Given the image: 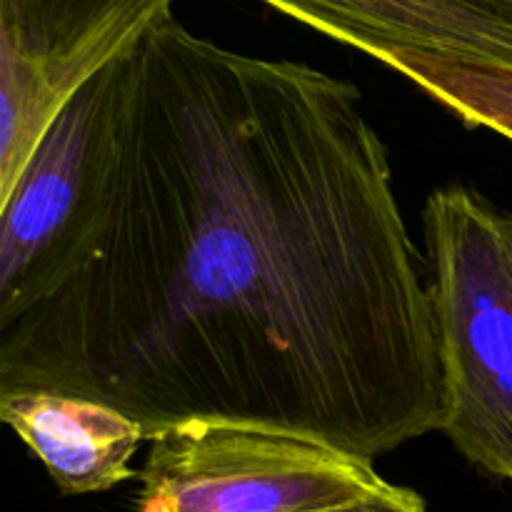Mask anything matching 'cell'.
Wrapping results in <instances>:
<instances>
[{
	"label": "cell",
	"instance_id": "1",
	"mask_svg": "<svg viewBox=\"0 0 512 512\" xmlns=\"http://www.w3.org/2000/svg\"><path fill=\"white\" fill-rule=\"evenodd\" d=\"M108 80L83 213L0 315V390L103 400L150 440L223 420L365 460L443 430L428 263L363 93L173 13Z\"/></svg>",
	"mask_w": 512,
	"mask_h": 512
},
{
	"label": "cell",
	"instance_id": "2",
	"mask_svg": "<svg viewBox=\"0 0 512 512\" xmlns=\"http://www.w3.org/2000/svg\"><path fill=\"white\" fill-rule=\"evenodd\" d=\"M423 230L443 433L470 463L512 483V218L450 185L428 198Z\"/></svg>",
	"mask_w": 512,
	"mask_h": 512
},
{
	"label": "cell",
	"instance_id": "3",
	"mask_svg": "<svg viewBox=\"0 0 512 512\" xmlns=\"http://www.w3.org/2000/svg\"><path fill=\"white\" fill-rule=\"evenodd\" d=\"M138 512H320L383 490L373 460L260 425L185 420L150 440Z\"/></svg>",
	"mask_w": 512,
	"mask_h": 512
},
{
	"label": "cell",
	"instance_id": "4",
	"mask_svg": "<svg viewBox=\"0 0 512 512\" xmlns=\"http://www.w3.org/2000/svg\"><path fill=\"white\" fill-rule=\"evenodd\" d=\"M173 0H0V203L65 105Z\"/></svg>",
	"mask_w": 512,
	"mask_h": 512
},
{
	"label": "cell",
	"instance_id": "5",
	"mask_svg": "<svg viewBox=\"0 0 512 512\" xmlns=\"http://www.w3.org/2000/svg\"><path fill=\"white\" fill-rule=\"evenodd\" d=\"M108 98L103 70L45 130L13 193L0 203V315L25 298L83 213L98 170Z\"/></svg>",
	"mask_w": 512,
	"mask_h": 512
},
{
	"label": "cell",
	"instance_id": "6",
	"mask_svg": "<svg viewBox=\"0 0 512 512\" xmlns=\"http://www.w3.org/2000/svg\"><path fill=\"white\" fill-rule=\"evenodd\" d=\"M283 13L365 50L455 55L512 68V0H265Z\"/></svg>",
	"mask_w": 512,
	"mask_h": 512
},
{
	"label": "cell",
	"instance_id": "7",
	"mask_svg": "<svg viewBox=\"0 0 512 512\" xmlns=\"http://www.w3.org/2000/svg\"><path fill=\"white\" fill-rule=\"evenodd\" d=\"M0 420L45 465L63 495L103 493L133 478L143 423L123 410L53 388L0 390Z\"/></svg>",
	"mask_w": 512,
	"mask_h": 512
},
{
	"label": "cell",
	"instance_id": "8",
	"mask_svg": "<svg viewBox=\"0 0 512 512\" xmlns=\"http://www.w3.org/2000/svg\"><path fill=\"white\" fill-rule=\"evenodd\" d=\"M383 63L420 85L463 123L483 125L512 140V68L425 50H395Z\"/></svg>",
	"mask_w": 512,
	"mask_h": 512
},
{
	"label": "cell",
	"instance_id": "9",
	"mask_svg": "<svg viewBox=\"0 0 512 512\" xmlns=\"http://www.w3.org/2000/svg\"><path fill=\"white\" fill-rule=\"evenodd\" d=\"M320 512H428V508H425V500L415 490L388 483L378 493Z\"/></svg>",
	"mask_w": 512,
	"mask_h": 512
}]
</instances>
